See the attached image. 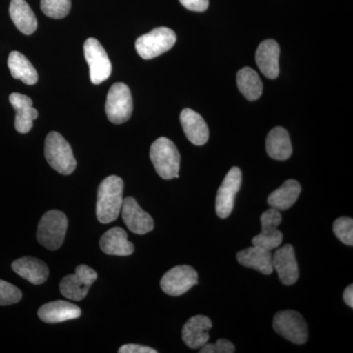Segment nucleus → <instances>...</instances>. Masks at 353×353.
<instances>
[{
	"mask_svg": "<svg viewBox=\"0 0 353 353\" xmlns=\"http://www.w3.org/2000/svg\"><path fill=\"white\" fill-rule=\"evenodd\" d=\"M334 234L347 245H353V220L350 217H341L334 221Z\"/></svg>",
	"mask_w": 353,
	"mask_h": 353,
	"instance_id": "obj_29",
	"label": "nucleus"
},
{
	"mask_svg": "<svg viewBox=\"0 0 353 353\" xmlns=\"http://www.w3.org/2000/svg\"><path fill=\"white\" fill-rule=\"evenodd\" d=\"M44 155L48 163L62 175H71L75 171L77 162L68 141L57 132L46 136Z\"/></svg>",
	"mask_w": 353,
	"mask_h": 353,
	"instance_id": "obj_3",
	"label": "nucleus"
},
{
	"mask_svg": "<svg viewBox=\"0 0 353 353\" xmlns=\"http://www.w3.org/2000/svg\"><path fill=\"white\" fill-rule=\"evenodd\" d=\"M9 14L14 25L22 34L30 36L36 32L38 21L26 0H11Z\"/></svg>",
	"mask_w": 353,
	"mask_h": 353,
	"instance_id": "obj_23",
	"label": "nucleus"
},
{
	"mask_svg": "<svg viewBox=\"0 0 353 353\" xmlns=\"http://www.w3.org/2000/svg\"><path fill=\"white\" fill-rule=\"evenodd\" d=\"M99 245L102 252L108 255L129 256L134 252V245L128 240L126 231L120 227L108 230L101 236Z\"/></svg>",
	"mask_w": 353,
	"mask_h": 353,
	"instance_id": "obj_21",
	"label": "nucleus"
},
{
	"mask_svg": "<svg viewBox=\"0 0 353 353\" xmlns=\"http://www.w3.org/2000/svg\"><path fill=\"white\" fill-rule=\"evenodd\" d=\"M181 124L188 139L194 145H204L209 139V129L201 115L192 109H183L180 115Z\"/></svg>",
	"mask_w": 353,
	"mask_h": 353,
	"instance_id": "obj_16",
	"label": "nucleus"
},
{
	"mask_svg": "<svg viewBox=\"0 0 353 353\" xmlns=\"http://www.w3.org/2000/svg\"><path fill=\"white\" fill-rule=\"evenodd\" d=\"M176 36L173 30L159 27L136 41V50L143 59H153L167 52L175 46Z\"/></svg>",
	"mask_w": 353,
	"mask_h": 353,
	"instance_id": "obj_5",
	"label": "nucleus"
},
{
	"mask_svg": "<svg viewBox=\"0 0 353 353\" xmlns=\"http://www.w3.org/2000/svg\"><path fill=\"white\" fill-rule=\"evenodd\" d=\"M279 57L280 46L277 41L274 39H266L259 44L255 54V60L260 71L267 78L274 80L279 76Z\"/></svg>",
	"mask_w": 353,
	"mask_h": 353,
	"instance_id": "obj_19",
	"label": "nucleus"
},
{
	"mask_svg": "<svg viewBox=\"0 0 353 353\" xmlns=\"http://www.w3.org/2000/svg\"><path fill=\"white\" fill-rule=\"evenodd\" d=\"M301 192V183L296 180H288L282 187L271 192L268 204L279 211L288 210L296 203Z\"/></svg>",
	"mask_w": 353,
	"mask_h": 353,
	"instance_id": "obj_25",
	"label": "nucleus"
},
{
	"mask_svg": "<svg viewBox=\"0 0 353 353\" xmlns=\"http://www.w3.org/2000/svg\"><path fill=\"white\" fill-rule=\"evenodd\" d=\"M39 319L48 324H57L77 319L82 315V310L76 304L68 301H57L44 304L39 309Z\"/></svg>",
	"mask_w": 353,
	"mask_h": 353,
	"instance_id": "obj_17",
	"label": "nucleus"
},
{
	"mask_svg": "<svg viewBox=\"0 0 353 353\" xmlns=\"http://www.w3.org/2000/svg\"><path fill=\"white\" fill-rule=\"evenodd\" d=\"M8 68L16 80L22 81L28 85H36L39 80L38 72L28 58L18 51H12L8 57Z\"/></svg>",
	"mask_w": 353,
	"mask_h": 353,
	"instance_id": "obj_26",
	"label": "nucleus"
},
{
	"mask_svg": "<svg viewBox=\"0 0 353 353\" xmlns=\"http://www.w3.org/2000/svg\"><path fill=\"white\" fill-rule=\"evenodd\" d=\"M124 182L112 175L102 181L97 190V217L101 224H109L117 219L123 204Z\"/></svg>",
	"mask_w": 353,
	"mask_h": 353,
	"instance_id": "obj_1",
	"label": "nucleus"
},
{
	"mask_svg": "<svg viewBox=\"0 0 353 353\" xmlns=\"http://www.w3.org/2000/svg\"><path fill=\"white\" fill-rule=\"evenodd\" d=\"M199 350L201 353H233L234 345L230 341L220 339L216 343H205Z\"/></svg>",
	"mask_w": 353,
	"mask_h": 353,
	"instance_id": "obj_31",
	"label": "nucleus"
},
{
	"mask_svg": "<svg viewBox=\"0 0 353 353\" xmlns=\"http://www.w3.org/2000/svg\"><path fill=\"white\" fill-rule=\"evenodd\" d=\"M185 8L196 12H203L209 6V0H180Z\"/></svg>",
	"mask_w": 353,
	"mask_h": 353,
	"instance_id": "obj_32",
	"label": "nucleus"
},
{
	"mask_svg": "<svg viewBox=\"0 0 353 353\" xmlns=\"http://www.w3.org/2000/svg\"><path fill=\"white\" fill-rule=\"evenodd\" d=\"M71 0H41V11L48 17L53 19H62L68 15L71 10Z\"/></svg>",
	"mask_w": 353,
	"mask_h": 353,
	"instance_id": "obj_28",
	"label": "nucleus"
},
{
	"mask_svg": "<svg viewBox=\"0 0 353 353\" xmlns=\"http://www.w3.org/2000/svg\"><path fill=\"white\" fill-rule=\"evenodd\" d=\"M131 90L124 83H114L106 99L105 112L113 124H123L131 118L132 113Z\"/></svg>",
	"mask_w": 353,
	"mask_h": 353,
	"instance_id": "obj_6",
	"label": "nucleus"
},
{
	"mask_svg": "<svg viewBox=\"0 0 353 353\" xmlns=\"http://www.w3.org/2000/svg\"><path fill=\"white\" fill-rule=\"evenodd\" d=\"M119 353H157V350L152 347H143L139 345H123L118 350Z\"/></svg>",
	"mask_w": 353,
	"mask_h": 353,
	"instance_id": "obj_33",
	"label": "nucleus"
},
{
	"mask_svg": "<svg viewBox=\"0 0 353 353\" xmlns=\"http://www.w3.org/2000/svg\"><path fill=\"white\" fill-rule=\"evenodd\" d=\"M282 222L280 211L270 208L261 215V233L252 239V245H259L269 250L279 248L283 241V234L278 230Z\"/></svg>",
	"mask_w": 353,
	"mask_h": 353,
	"instance_id": "obj_12",
	"label": "nucleus"
},
{
	"mask_svg": "<svg viewBox=\"0 0 353 353\" xmlns=\"http://www.w3.org/2000/svg\"><path fill=\"white\" fill-rule=\"evenodd\" d=\"M150 159L158 175L164 180L179 178L181 157L171 139H157L150 148Z\"/></svg>",
	"mask_w": 353,
	"mask_h": 353,
	"instance_id": "obj_2",
	"label": "nucleus"
},
{
	"mask_svg": "<svg viewBox=\"0 0 353 353\" xmlns=\"http://www.w3.org/2000/svg\"><path fill=\"white\" fill-rule=\"evenodd\" d=\"M212 328V322L208 317L196 315L190 318L183 325V341L192 350H199L209 341V330Z\"/></svg>",
	"mask_w": 353,
	"mask_h": 353,
	"instance_id": "obj_15",
	"label": "nucleus"
},
{
	"mask_svg": "<svg viewBox=\"0 0 353 353\" xmlns=\"http://www.w3.org/2000/svg\"><path fill=\"white\" fill-rule=\"evenodd\" d=\"M241 171L239 167H233L228 172L224 181L221 183L216 196V213L222 219H226L233 211L234 199L240 192Z\"/></svg>",
	"mask_w": 353,
	"mask_h": 353,
	"instance_id": "obj_11",
	"label": "nucleus"
},
{
	"mask_svg": "<svg viewBox=\"0 0 353 353\" xmlns=\"http://www.w3.org/2000/svg\"><path fill=\"white\" fill-rule=\"evenodd\" d=\"M236 259L243 266L255 269L264 275H270L273 273V254L271 250L267 248L252 245V248H245L238 252Z\"/></svg>",
	"mask_w": 353,
	"mask_h": 353,
	"instance_id": "obj_20",
	"label": "nucleus"
},
{
	"mask_svg": "<svg viewBox=\"0 0 353 353\" xmlns=\"http://www.w3.org/2000/svg\"><path fill=\"white\" fill-rule=\"evenodd\" d=\"M22 299V292L15 285L0 280V306L12 305Z\"/></svg>",
	"mask_w": 353,
	"mask_h": 353,
	"instance_id": "obj_30",
	"label": "nucleus"
},
{
	"mask_svg": "<svg viewBox=\"0 0 353 353\" xmlns=\"http://www.w3.org/2000/svg\"><path fill=\"white\" fill-rule=\"evenodd\" d=\"M68 219L59 210L46 212L39 221L37 239L39 243L50 250H57L63 245Z\"/></svg>",
	"mask_w": 353,
	"mask_h": 353,
	"instance_id": "obj_4",
	"label": "nucleus"
},
{
	"mask_svg": "<svg viewBox=\"0 0 353 353\" xmlns=\"http://www.w3.org/2000/svg\"><path fill=\"white\" fill-rule=\"evenodd\" d=\"M239 90L248 101L259 99L263 92V85L259 74L250 67H245L236 75Z\"/></svg>",
	"mask_w": 353,
	"mask_h": 353,
	"instance_id": "obj_27",
	"label": "nucleus"
},
{
	"mask_svg": "<svg viewBox=\"0 0 353 353\" xmlns=\"http://www.w3.org/2000/svg\"><path fill=\"white\" fill-rule=\"evenodd\" d=\"M266 150L273 159L280 161L289 159L292 153V146L287 130L282 127L271 130L266 139Z\"/></svg>",
	"mask_w": 353,
	"mask_h": 353,
	"instance_id": "obj_24",
	"label": "nucleus"
},
{
	"mask_svg": "<svg viewBox=\"0 0 353 353\" xmlns=\"http://www.w3.org/2000/svg\"><path fill=\"white\" fill-rule=\"evenodd\" d=\"M9 101L16 111V131L20 134H27L31 131L34 120L38 118V110L32 108V101L27 95L14 92L9 97Z\"/></svg>",
	"mask_w": 353,
	"mask_h": 353,
	"instance_id": "obj_18",
	"label": "nucleus"
},
{
	"mask_svg": "<svg viewBox=\"0 0 353 353\" xmlns=\"http://www.w3.org/2000/svg\"><path fill=\"white\" fill-rule=\"evenodd\" d=\"M97 279V273L87 265H79L75 274L66 276L60 282V292L73 301H83L87 296L90 285Z\"/></svg>",
	"mask_w": 353,
	"mask_h": 353,
	"instance_id": "obj_9",
	"label": "nucleus"
},
{
	"mask_svg": "<svg viewBox=\"0 0 353 353\" xmlns=\"http://www.w3.org/2000/svg\"><path fill=\"white\" fill-rule=\"evenodd\" d=\"M273 268L277 271L282 284H296L299 280V270L294 246L285 245L276 250L273 254Z\"/></svg>",
	"mask_w": 353,
	"mask_h": 353,
	"instance_id": "obj_14",
	"label": "nucleus"
},
{
	"mask_svg": "<svg viewBox=\"0 0 353 353\" xmlns=\"http://www.w3.org/2000/svg\"><path fill=\"white\" fill-rule=\"evenodd\" d=\"M343 301L350 306V308L353 307V285H350L347 289L343 292Z\"/></svg>",
	"mask_w": 353,
	"mask_h": 353,
	"instance_id": "obj_34",
	"label": "nucleus"
},
{
	"mask_svg": "<svg viewBox=\"0 0 353 353\" xmlns=\"http://www.w3.org/2000/svg\"><path fill=\"white\" fill-rule=\"evenodd\" d=\"M122 218L130 231L137 234H145L154 229L152 216L139 205L136 199L129 196L123 201Z\"/></svg>",
	"mask_w": 353,
	"mask_h": 353,
	"instance_id": "obj_13",
	"label": "nucleus"
},
{
	"mask_svg": "<svg viewBox=\"0 0 353 353\" xmlns=\"http://www.w3.org/2000/svg\"><path fill=\"white\" fill-rule=\"evenodd\" d=\"M197 284H199L197 272L189 265L174 267L165 273L160 281L162 290L165 294L172 296H182Z\"/></svg>",
	"mask_w": 353,
	"mask_h": 353,
	"instance_id": "obj_10",
	"label": "nucleus"
},
{
	"mask_svg": "<svg viewBox=\"0 0 353 353\" xmlns=\"http://www.w3.org/2000/svg\"><path fill=\"white\" fill-rule=\"evenodd\" d=\"M13 271L34 285H41L50 276L48 265L34 257L26 256L13 261Z\"/></svg>",
	"mask_w": 353,
	"mask_h": 353,
	"instance_id": "obj_22",
	"label": "nucleus"
},
{
	"mask_svg": "<svg viewBox=\"0 0 353 353\" xmlns=\"http://www.w3.org/2000/svg\"><path fill=\"white\" fill-rule=\"evenodd\" d=\"M83 53L90 66L92 83L99 85L108 80L112 73V64L101 43L97 39H88L83 44Z\"/></svg>",
	"mask_w": 353,
	"mask_h": 353,
	"instance_id": "obj_8",
	"label": "nucleus"
},
{
	"mask_svg": "<svg viewBox=\"0 0 353 353\" xmlns=\"http://www.w3.org/2000/svg\"><path fill=\"white\" fill-rule=\"evenodd\" d=\"M273 328L276 333L296 345H304L308 340L307 323L296 311H279L274 317Z\"/></svg>",
	"mask_w": 353,
	"mask_h": 353,
	"instance_id": "obj_7",
	"label": "nucleus"
}]
</instances>
